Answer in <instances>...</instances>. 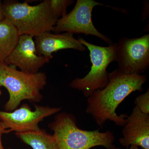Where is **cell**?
<instances>
[{"instance_id": "obj_1", "label": "cell", "mask_w": 149, "mask_h": 149, "mask_svg": "<svg viewBox=\"0 0 149 149\" xmlns=\"http://www.w3.org/2000/svg\"><path fill=\"white\" fill-rule=\"evenodd\" d=\"M146 75H128L116 69L109 73V81L103 89L97 90L88 97L86 112L91 114L98 126L107 120L118 126H124L127 115L118 116L116 109L118 105L133 92H142L147 81Z\"/></svg>"}, {"instance_id": "obj_2", "label": "cell", "mask_w": 149, "mask_h": 149, "mask_svg": "<svg viewBox=\"0 0 149 149\" xmlns=\"http://www.w3.org/2000/svg\"><path fill=\"white\" fill-rule=\"evenodd\" d=\"M3 4L5 18L15 26L20 36L36 37L52 31L58 19L51 9L49 0L35 6L16 1H5Z\"/></svg>"}, {"instance_id": "obj_3", "label": "cell", "mask_w": 149, "mask_h": 149, "mask_svg": "<svg viewBox=\"0 0 149 149\" xmlns=\"http://www.w3.org/2000/svg\"><path fill=\"white\" fill-rule=\"evenodd\" d=\"M76 121L73 115L63 112L49 124L59 149H90L96 146L111 149L115 146V138L111 131L82 130L77 127Z\"/></svg>"}, {"instance_id": "obj_4", "label": "cell", "mask_w": 149, "mask_h": 149, "mask_svg": "<svg viewBox=\"0 0 149 149\" xmlns=\"http://www.w3.org/2000/svg\"><path fill=\"white\" fill-rule=\"evenodd\" d=\"M47 84L45 72L27 73L17 70L13 65L0 63V84L9 94V99L4 106L6 111H13L18 108L24 100L40 102L43 99L40 91Z\"/></svg>"}, {"instance_id": "obj_5", "label": "cell", "mask_w": 149, "mask_h": 149, "mask_svg": "<svg viewBox=\"0 0 149 149\" xmlns=\"http://www.w3.org/2000/svg\"><path fill=\"white\" fill-rule=\"evenodd\" d=\"M78 40L89 50L92 66L86 76L75 78L70 86L82 91L88 98L95 91L103 89L108 83L109 73L107 68L110 63L116 61V43L104 47L88 42L83 38Z\"/></svg>"}, {"instance_id": "obj_6", "label": "cell", "mask_w": 149, "mask_h": 149, "mask_svg": "<svg viewBox=\"0 0 149 149\" xmlns=\"http://www.w3.org/2000/svg\"><path fill=\"white\" fill-rule=\"evenodd\" d=\"M118 70L123 74L143 73L149 66V35L139 38L123 37L116 43Z\"/></svg>"}, {"instance_id": "obj_7", "label": "cell", "mask_w": 149, "mask_h": 149, "mask_svg": "<svg viewBox=\"0 0 149 149\" xmlns=\"http://www.w3.org/2000/svg\"><path fill=\"white\" fill-rule=\"evenodd\" d=\"M97 6H106L93 0H77L72 10L58 19L53 32L55 34L65 32L93 35L111 45V40L99 32L93 24L92 11Z\"/></svg>"}, {"instance_id": "obj_8", "label": "cell", "mask_w": 149, "mask_h": 149, "mask_svg": "<svg viewBox=\"0 0 149 149\" xmlns=\"http://www.w3.org/2000/svg\"><path fill=\"white\" fill-rule=\"evenodd\" d=\"M35 110L32 111L27 104H23L13 111H0V120L6 133L26 132L39 129V123L46 117L58 113L61 107L35 104Z\"/></svg>"}, {"instance_id": "obj_9", "label": "cell", "mask_w": 149, "mask_h": 149, "mask_svg": "<svg viewBox=\"0 0 149 149\" xmlns=\"http://www.w3.org/2000/svg\"><path fill=\"white\" fill-rule=\"evenodd\" d=\"M33 36L20 35L17 45L11 53L6 59L4 63L17 67L21 71L35 73L49 60L37 53Z\"/></svg>"}, {"instance_id": "obj_10", "label": "cell", "mask_w": 149, "mask_h": 149, "mask_svg": "<svg viewBox=\"0 0 149 149\" xmlns=\"http://www.w3.org/2000/svg\"><path fill=\"white\" fill-rule=\"evenodd\" d=\"M120 143L127 149L131 146L149 149V114L143 113L137 107L126 118Z\"/></svg>"}, {"instance_id": "obj_11", "label": "cell", "mask_w": 149, "mask_h": 149, "mask_svg": "<svg viewBox=\"0 0 149 149\" xmlns=\"http://www.w3.org/2000/svg\"><path fill=\"white\" fill-rule=\"evenodd\" d=\"M35 42L37 54L49 60L52 58L53 53L60 50L73 49L84 52L86 49V47L74 38L73 34L69 32L53 34L45 32L36 37Z\"/></svg>"}, {"instance_id": "obj_12", "label": "cell", "mask_w": 149, "mask_h": 149, "mask_svg": "<svg viewBox=\"0 0 149 149\" xmlns=\"http://www.w3.org/2000/svg\"><path fill=\"white\" fill-rule=\"evenodd\" d=\"M15 135L24 143L33 149H59L56 140L44 129L15 133Z\"/></svg>"}, {"instance_id": "obj_13", "label": "cell", "mask_w": 149, "mask_h": 149, "mask_svg": "<svg viewBox=\"0 0 149 149\" xmlns=\"http://www.w3.org/2000/svg\"><path fill=\"white\" fill-rule=\"evenodd\" d=\"M20 35L15 26L6 19L0 21V63H4L18 42Z\"/></svg>"}, {"instance_id": "obj_14", "label": "cell", "mask_w": 149, "mask_h": 149, "mask_svg": "<svg viewBox=\"0 0 149 149\" xmlns=\"http://www.w3.org/2000/svg\"><path fill=\"white\" fill-rule=\"evenodd\" d=\"M51 9L58 19L67 14V9L74 2L72 0H49Z\"/></svg>"}, {"instance_id": "obj_15", "label": "cell", "mask_w": 149, "mask_h": 149, "mask_svg": "<svg viewBox=\"0 0 149 149\" xmlns=\"http://www.w3.org/2000/svg\"><path fill=\"white\" fill-rule=\"evenodd\" d=\"M134 103L143 113L149 114V89L145 93L136 97Z\"/></svg>"}, {"instance_id": "obj_16", "label": "cell", "mask_w": 149, "mask_h": 149, "mask_svg": "<svg viewBox=\"0 0 149 149\" xmlns=\"http://www.w3.org/2000/svg\"><path fill=\"white\" fill-rule=\"evenodd\" d=\"M4 133H6V130L3 128L1 124V120H0V149H5L3 146L2 142V135Z\"/></svg>"}, {"instance_id": "obj_17", "label": "cell", "mask_w": 149, "mask_h": 149, "mask_svg": "<svg viewBox=\"0 0 149 149\" xmlns=\"http://www.w3.org/2000/svg\"><path fill=\"white\" fill-rule=\"evenodd\" d=\"M5 16L4 14L3 8V3L0 1V21L4 19Z\"/></svg>"}, {"instance_id": "obj_18", "label": "cell", "mask_w": 149, "mask_h": 149, "mask_svg": "<svg viewBox=\"0 0 149 149\" xmlns=\"http://www.w3.org/2000/svg\"><path fill=\"white\" fill-rule=\"evenodd\" d=\"M111 149H121V148H116V147H115V146L114 147H113V148ZM129 149H139V147L137 146H130V148Z\"/></svg>"}, {"instance_id": "obj_19", "label": "cell", "mask_w": 149, "mask_h": 149, "mask_svg": "<svg viewBox=\"0 0 149 149\" xmlns=\"http://www.w3.org/2000/svg\"><path fill=\"white\" fill-rule=\"evenodd\" d=\"M1 84H0V96H1L2 94L1 91Z\"/></svg>"}, {"instance_id": "obj_20", "label": "cell", "mask_w": 149, "mask_h": 149, "mask_svg": "<svg viewBox=\"0 0 149 149\" xmlns=\"http://www.w3.org/2000/svg\"></svg>"}]
</instances>
